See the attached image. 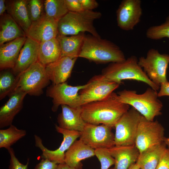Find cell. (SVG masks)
<instances>
[{
	"label": "cell",
	"mask_w": 169,
	"mask_h": 169,
	"mask_svg": "<svg viewBox=\"0 0 169 169\" xmlns=\"http://www.w3.org/2000/svg\"><path fill=\"white\" fill-rule=\"evenodd\" d=\"M81 108L82 117L86 123L111 127L130 109L129 105L120 101L117 94L114 92L102 100L84 104Z\"/></svg>",
	"instance_id": "cell-1"
},
{
	"label": "cell",
	"mask_w": 169,
	"mask_h": 169,
	"mask_svg": "<svg viewBox=\"0 0 169 169\" xmlns=\"http://www.w3.org/2000/svg\"><path fill=\"white\" fill-rule=\"evenodd\" d=\"M79 57L96 63L120 62L126 59L116 44L90 34L85 35Z\"/></svg>",
	"instance_id": "cell-2"
},
{
	"label": "cell",
	"mask_w": 169,
	"mask_h": 169,
	"mask_svg": "<svg viewBox=\"0 0 169 169\" xmlns=\"http://www.w3.org/2000/svg\"><path fill=\"white\" fill-rule=\"evenodd\" d=\"M117 95L120 101L131 106L148 120L153 121L161 114L162 103L158 99L157 91L151 87L141 94L125 89L118 92Z\"/></svg>",
	"instance_id": "cell-3"
},
{
	"label": "cell",
	"mask_w": 169,
	"mask_h": 169,
	"mask_svg": "<svg viewBox=\"0 0 169 169\" xmlns=\"http://www.w3.org/2000/svg\"><path fill=\"white\" fill-rule=\"evenodd\" d=\"M102 74L109 80L120 84L122 81L132 80L143 82L153 89L157 91L160 86L154 83L138 64L135 56H131L125 61L112 63L102 70Z\"/></svg>",
	"instance_id": "cell-4"
},
{
	"label": "cell",
	"mask_w": 169,
	"mask_h": 169,
	"mask_svg": "<svg viewBox=\"0 0 169 169\" xmlns=\"http://www.w3.org/2000/svg\"><path fill=\"white\" fill-rule=\"evenodd\" d=\"M101 16L100 12L92 10L69 12L58 21V34L74 35L87 32L93 36L100 37L93 22Z\"/></svg>",
	"instance_id": "cell-5"
},
{
	"label": "cell",
	"mask_w": 169,
	"mask_h": 169,
	"mask_svg": "<svg viewBox=\"0 0 169 169\" xmlns=\"http://www.w3.org/2000/svg\"><path fill=\"white\" fill-rule=\"evenodd\" d=\"M18 76V80L14 91L18 90L32 96L42 95L44 89L49 85L50 81L45 66L38 61Z\"/></svg>",
	"instance_id": "cell-6"
},
{
	"label": "cell",
	"mask_w": 169,
	"mask_h": 169,
	"mask_svg": "<svg viewBox=\"0 0 169 169\" xmlns=\"http://www.w3.org/2000/svg\"><path fill=\"white\" fill-rule=\"evenodd\" d=\"M139 66L143 69L149 78L160 86L167 81L166 71L169 64V55L161 54L155 49L148 51L146 57H141L138 60Z\"/></svg>",
	"instance_id": "cell-7"
},
{
	"label": "cell",
	"mask_w": 169,
	"mask_h": 169,
	"mask_svg": "<svg viewBox=\"0 0 169 169\" xmlns=\"http://www.w3.org/2000/svg\"><path fill=\"white\" fill-rule=\"evenodd\" d=\"M142 115L132 107L117 121L115 129V146L135 145L137 132Z\"/></svg>",
	"instance_id": "cell-8"
},
{
	"label": "cell",
	"mask_w": 169,
	"mask_h": 169,
	"mask_svg": "<svg viewBox=\"0 0 169 169\" xmlns=\"http://www.w3.org/2000/svg\"><path fill=\"white\" fill-rule=\"evenodd\" d=\"M87 84L76 86L68 84L66 82L52 84L46 90L47 97L52 99L53 112L56 111L60 105H66L72 107L81 106L79 92L86 86Z\"/></svg>",
	"instance_id": "cell-9"
},
{
	"label": "cell",
	"mask_w": 169,
	"mask_h": 169,
	"mask_svg": "<svg viewBox=\"0 0 169 169\" xmlns=\"http://www.w3.org/2000/svg\"><path fill=\"white\" fill-rule=\"evenodd\" d=\"M164 128L158 121H149L142 116L135 143L140 153L164 142Z\"/></svg>",
	"instance_id": "cell-10"
},
{
	"label": "cell",
	"mask_w": 169,
	"mask_h": 169,
	"mask_svg": "<svg viewBox=\"0 0 169 169\" xmlns=\"http://www.w3.org/2000/svg\"><path fill=\"white\" fill-rule=\"evenodd\" d=\"M87 84L79 93L81 106L105 98L120 85L109 80L102 74L92 77Z\"/></svg>",
	"instance_id": "cell-11"
},
{
	"label": "cell",
	"mask_w": 169,
	"mask_h": 169,
	"mask_svg": "<svg viewBox=\"0 0 169 169\" xmlns=\"http://www.w3.org/2000/svg\"><path fill=\"white\" fill-rule=\"evenodd\" d=\"M112 127L102 124L95 125L86 123L80 132L79 139L92 148L110 149L115 146V135Z\"/></svg>",
	"instance_id": "cell-12"
},
{
	"label": "cell",
	"mask_w": 169,
	"mask_h": 169,
	"mask_svg": "<svg viewBox=\"0 0 169 169\" xmlns=\"http://www.w3.org/2000/svg\"><path fill=\"white\" fill-rule=\"evenodd\" d=\"M55 128L57 132L63 135V139L59 147L55 150H50L43 145L41 138L37 135H34L35 146L42 151L43 158L48 159L58 164L64 163L65 154L76 139L79 137L80 132L63 129L57 125Z\"/></svg>",
	"instance_id": "cell-13"
},
{
	"label": "cell",
	"mask_w": 169,
	"mask_h": 169,
	"mask_svg": "<svg viewBox=\"0 0 169 169\" xmlns=\"http://www.w3.org/2000/svg\"><path fill=\"white\" fill-rule=\"evenodd\" d=\"M142 14L140 0H123L116 11L118 26L124 30H132L140 22Z\"/></svg>",
	"instance_id": "cell-14"
},
{
	"label": "cell",
	"mask_w": 169,
	"mask_h": 169,
	"mask_svg": "<svg viewBox=\"0 0 169 169\" xmlns=\"http://www.w3.org/2000/svg\"><path fill=\"white\" fill-rule=\"evenodd\" d=\"M26 35L39 44L56 38L58 35V21L44 13L39 19L32 23Z\"/></svg>",
	"instance_id": "cell-15"
},
{
	"label": "cell",
	"mask_w": 169,
	"mask_h": 169,
	"mask_svg": "<svg viewBox=\"0 0 169 169\" xmlns=\"http://www.w3.org/2000/svg\"><path fill=\"white\" fill-rule=\"evenodd\" d=\"M27 95L24 92L16 90L8 95V100L0 108V128L12 125L15 117L23 108Z\"/></svg>",
	"instance_id": "cell-16"
},
{
	"label": "cell",
	"mask_w": 169,
	"mask_h": 169,
	"mask_svg": "<svg viewBox=\"0 0 169 169\" xmlns=\"http://www.w3.org/2000/svg\"><path fill=\"white\" fill-rule=\"evenodd\" d=\"M39 44L36 41L27 37L15 66L12 69L16 76L38 61Z\"/></svg>",
	"instance_id": "cell-17"
},
{
	"label": "cell",
	"mask_w": 169,
	"mask_h": 169,
	"mask_svg": "<svg viewBox=\"0 0 169 169\" xmlns=\"http://www.w3.org/2000/svg\"><path fill=\"white\" fill-rule=\"evenodd\" d=\"M77 59L61 57L57 60L45 66L46 72L52 84L66 82L71 76Z\"/></svg>",
	"instance_id": "cell-18"
},
{
	"label": "cell",
	"mask_w": 169,
	"mask_h": 169,
	"mask_svg": "<svg viewBox=\"0 0 169 169\" xmlns=\"http://www.w3.org/2000/svg\"><path fill=\"white\" fill-rule=\"evenodd\" d=\"M61 107L62 112L57 117L58 126L65 130L81 131L86 122L82 117L81 106L72 107L64 105Z\"/></svg>",
	"instance_id": "cell-19"
},
{
	"label": "cell",
	"mask_w": 169,
	"mask_h": 169,
	"mask_svg": "<svg viewBox=\"0 0 169 169\" xmlns=\"http://www.w3.org/2000/svg\"><path fill=\"white\" fill-rule=\"evenodd\" d=\"M108 150L115 160L113 169H128L136 163L140 154L135 145L115 146Z\"/></svg>",
	"instance_id": "cell-20"
},
{
	"label": "cell",
	"mask_w": 169,
	"mask_h": 169,
	"mask_svg": "<svg viewBox=\"0 0 169 169\" xmlns=\"http://www.w3.org/2000/svg\"><path fill=\"white\" fill-rule=\"evenodd\" d=\"M26 38H19L0 45V70L13 68Z\"/></svg>",
	"instance_id": "cell-21"
},
{
	"label": "cell",
	"mask_w": 169,
	"mask_h": 169,
	"mask_svg": "<svg viewBox=\"0 0 169 169\" xmlns=\"http://www.w3.org/2000/svg\"><path fill=\"white\" fill-rule=\"evenodd\" d=\"M95 155V150L80 139L76 140L66 152L64 163L77 169L82 160Z\"/></svg>",
	"instance_id": "cell-22"
},
{
	"label": "cell",
	"mask_w": 169,
	"mask_h": 169,
	"mask_svg": "<svg viewBox=\"0 0 169 169\" xmlns=\"http://www.w3.org/2000/svg\"><path fill=\"white\" fill-rule=\"evenodd\" d=\"M85 35L84 32L70 36L58 34L56 38L60 45L61 57L72 59L79 57Z\"/></svg>",
	"instance_id": "cell-23"
},
{
	"label": "cell",
	"mask_w": 169,
	"mask_h": 169,
	"mask_svg": "<svg viewBox=\"0 0 169 169\" xmlns=\"http://www.w3.org/2000/svg\"><path fill=\"white\" fill-rule=\"evenodd\" d=\"M167 148L164 142L148 148L140 153L136 163L140 169H156Z\"/></svg>",
	"instance_id": "cell-24"
},
{
	"label": "cell",
	"mask_w": 169,
	"mask_h": 169,
	"mask_svg": "<svg viewBox=\"0 0 169 169\" xmlns=\"http://www.w3.org/2000/svg\"><path fill=\"white\" fill-rule=\"evenodd\" d=\"M2 16L0 24V45L26 36L25 33L9 14H3Z\"/></svg>",
	"instance_id": "cell-25"
},
{
	"label": "cell",
	"mask_w": 169,
	"mask_h": 169,
	"mask_svg": "<svg viewBox=\"0 0 169 169\" xmlns=\"http://www.w3.org/2000/svg\"><path fill=\"white\" fill-rule=\"evenodd\" d=\"M27 3V0H13L8 8L9 14L25 34L32 23L28 12Z\"/></svg>",
	"instance_id": "cell-26"
},
{
	"label": "cell",
	"mask_w": 169,
	"mask_h": 169,
	"mask_svg": "<svg viewBox=\"0 0 169 169\" xmlns=\"http://www.w3.org/2000/svg\"><path fill=\"white\" fill-rule=\"evenodd\" d=\"M61 57V49L56 38L40 43L38 61L42 65L45 66Z\"/></svg>",
	"instance_id": "cell-27"
},
{
	"label": "cell",
	"mask_w": 169,
	"mask_h": 169,
	"mask_svg": "<svg viewBox=\"0 0 169 169\" xmlns=\"http://www.w3.org/2000/svg\"><path fill=\"white\" fill-rule=\"evenodd\" d=\"M26 134L25 130L19 129L12 125L7 129H1L0 148H4L8 150L13 145L25 136Z\"/></svg>",
	"instance_id": "cell-28"
},
{
	"label": "cell",
	"mask_w": 169,
	"mask_h": 169,
	"mask_svg": "<svg viewBox=\"0 0 169 169\" xmlns=\"http://www.w3.org/2000/svg\"><path fill=\"white\" fill-rule=\"evenodd\" d=\"M44 8L46 15L58 21L69 12L65 0H45Z\"/></svg>",
	"instance_id": "cell-29"
},
{
	"label": "cell",
	"mask_w": 169,
	"mask_h": 169,
	"mask_svg": "<svg viewBox=\"0 0 169 169\" xmlns=\"http://www.w3.org/2000/svg\"><path fill=\"white\" fill-rule=\"evenodd\" d=\"M18 80V76H16L12 71L6 70L0 73V100L14 91Z\"/></svg>",
	"instance_id": "cell-30"
},
{
	"label": "cell",
	"mask_w": 169,
	"mask_h": 169,
	"mask_svg": "<svg viewBox=\"0 0 169 169\" xmlns=\"http://www.w3.org/2000/svg\"><path fill=\"white\" fill-rule=\"evenodd\" d=\"M146 35L147 38L152 40L169 38V16L164 23L159 25L150 27L146 31Z\"/></svg>",
	"instance_id": "cell-31"
},
{
	"label": "cell",
	"mask_w": 169,
	"mask_h": 169,
	"mask_svg": "<svg viewBox=\"0 0 169 169\" xmlns=\"http://www.w3.org/2000/svg\"><path fill=\"white\" fill-rule=\"evenodd\" d=\"M27 7L32 23L38 20L45 13L43 11L44 9V1L28 0Z\"/></svg>",
	"instance_id": "cell-32"
},
{
	"label": "cell",
	"mask_w": 169,
	"mask_h": 169,
	"mask_svg": "<svg viewBox=\"0 0 169 169\" xmlns=\"http://www.w3.org/2000/svg\"><path fill=\"white\" fill-rule=\"evenodd\" d=\"M95 154L100 162V169H108L114 165V159L110 154L108 149H96L95 150Z\"/></svg>",
	"instance_id": "cell-33"
},
{
	"label": "cell",
	"mask_w": 169,
	"mask_h": 169,
	"mask_svg": "<svg viewBox=\"0 0 169 169\" xmlns=\"http://www.w3.org/2000/svg\"><path fill=\"white\" fill-rule=\"evenodd\" d=\"M8 150L10 156L9 169H28V160L26 164H23L16 157L14 150L11 147Z\"/></svg>",
	"instance_id": "cell-34"
},
{
	"label": "cell",
	"mask_w": 169,
	"mask_h": 169,
	"mask_svg": "<svg viewBox=\"0 0 169 169\" xmlns=\"http://www.w3.org/2000/svg\"><path fill=\"white\" fill-rule=\"evenodd\" d=\"M69 12H78L84 10L79 0H65Z\"/></svg>",
	"instance_id": "cell-35"
},
{
	"label": "cell",
	"mask_w": 169,
	"mask_h": 169,
	"mask_svg": "<svg viewBox=\"0 0 169 169\" xmlns=\"http://www.w3.org/2000/svg\"><path fill=\"white\" fill-rule=\"evenodd\" d=\"M58 164L48 159L43 158L34 169H56Z\"/></svg>",
	"instance_id": "cell-36"
},
{
	"label": "cell",
	"mask_w": 169,
	"mask_h": 169,
	"mask_svg": "<svg viewBox=\"0 0 169 169\" xmlns=\"http://www.w3.org/2000/svg\"><path fill=\"white\" fill-rule=\"evenodd\" d=\"M156 169H169V149L167 148L162 157Z\"/></svg>",
	"instance_id": "cell-37"
},
{
	"label": "cell",
	"mask_w": 169,
	"mask_h": 169,
	"mask_svg": "<svg viewBox=\"0 0 169 169\" xmlns=\"http://www.w3.org/2000/svg\"><path fill=\"white\" fill-rule=\"evenodd\" d=\"M84 10H92L97 8L98 2L95 0H79Z\"/></svg>",
	"instance_id": "cell-38"
},
{
	"label": "cell",
	"mask_w": 169,
	"mask_h": 169,
	"mask_svg": "<svg viewBox=\"0 0 169 169\" xmlns=\"http://www.w3.org/2000/svg\"><path fill=\"white\" fill-rule=\"evenodd\" d=\"M159 89V91L158 92V97L169 96V82L167 81L161 84L160 85Z\"/></svg>",
	"instance_id": "cell-39"
},
{
	"label": "cell",
	"mask_w": 169,
	"mask_h": 169,
	"mask_svg": "<svg viewBox=\"0 0 169 169\" xmlns=\"http://www.w3.org/2000/svg\"><path fill=\"white\" fill-rule=\"evenodd\" d=\"M4 0H0V15L2 16L7 9Z\"/></svg>",
	"instance_id": "cell-40"
},
{
	"label": "cell",
	"mask_w": 169,
	"mask_h": 169,
	"mask_svg": "<svg viewBox=\"0 0 169 169\" xmlns=\"http://www.w3.org/2000/svg\"><path fill=\"white\" fill-rule=\"evenodd\" d=\"M56 169H76L75 168L71 167L66 163L59 164H58Z\"/></svg>",
	"instance_id": "cell-41"
},
{
	"label": "cell",
	"mask_w": 169,
	"mask_h": 169,
	"mask_svg": "<svg viewBox=\"0 0 169 169\" xmlns=\"http://www.w3.org/2000/svg\"><path fill=\"white\" fill-rule=\"evenodd\" d=\"M164 142L169 149V137L167 138L165 137Z\"/></svg>",
	"instance_id": "cell-42"
},
{
	"label": "cell",
	"mask_w": 169,
	"mask_h": 169,
	"mask_svg": "<svg viewBox=\"0 0 169 169\" xmlns=\"http://www.w3.org/2000/svg\"><path fill=\"white\" fill-rule=\"evenodd\" d=\"M128 169H140L136 163L132 165Z\"/></svg>",
	"instance_id": "cell-43"
},
{
	"label": "cell",
	"mask_w": 169,
	"mask_h": 169,
	"mask_svg": "<svg viewBox=\"0 0 169 169\" xmlns=\"http://www.w3.org/2000/svg\"><path fill=\"white\" fill-rule=\"evenodd\" d=\"M111 169H113V168H111Z\"/></svg>",
	"instance_id": "cell-44"
}]
</instances>
